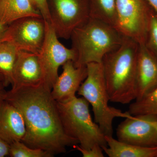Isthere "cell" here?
I'll use <instances>...</instances> for the list:
<instances>
[{
    "label": "cell",
    "instance_id": "obj_1",
    "mask_svg": "<svg viewBox=\"0 0 157 157\" xmlns=\"http://www.w3.org/2000/svg\"><path fill=\"white\" fill-rule=\"evenodd\" d=\"M51 91L43 84L11 90L5 100L16 107L24 119L26 133L21 141L54 156L66 152L67 147H73L78 142L65 133Z\"/></svg>",
    "mask_w": 157,
    "mask_h": 157
},
{
    "label": "cell",
    "instance_id": "obj_2",
    "mask_svg": "<svg viewBox=\"0 0 157 157\" xmlns=\"http://www.w3.org/2000/svg\"><path fill=\"white\" fill-rule=\"evenodd\" d=\"M139 44L124 36L120 46L104 56L103 72L109 101L129 104L136 99L135 78Z\"/></svg>",
    "mask_w": 157,
    "mask_h": 157
},
{
    "label": "cell",
    "instance_id": "obj_3",
    "mask_svg": "<svg viewBox=\"0 0 157 157\" xmlns=\"http://www.w3.org/2000/svg\"><path fill=\"white\" fill-rule=\"evenodd\" d=\"M124 36L114 27L100 20L90 17L71 35L72 47L75 51V67L90 63H102L107 53L121 44Z\"/></svg>",
    "mask_w": 157,
    "mask_h": 157
},
{
    "label": "cell",
    "instance_id": "obj_4",
    "mask_svg": "<svg viewBox=\"0 0 157 157\" xmlns=\"http://www.w3.org/2000/svg\"><path fill=\"white\" fill-rule=\"evenodd\" d=\"M57 105L65 133L77 140L81 147L89 149L97 145L107 147L105 135L93 121L89 103L85 99L75 97L66 102H57Z\"/></svg>",
    "mask_w": 157,
    "mask_h": 157
},
{
    "label": "cell",
    "instance_id": "obj_5",
    "mask_svg": "<svg viewBox=\"0 0 157 157\" xmlns=\"http://www.w3.org/2000/svg\"><path fill=\"white\" fill-rule=\"evenodd\" d=\"M86 67L87 76L77 93L91 105L95 122L105 136H113V119L115 117L126 118L132 115L128 111L122 112L120 109L109 106V97L102 63H90Z\"/></svg>",
    "mask_w": 157,
    "mask_h": 157
},
{
    "label": "cell",
    "instance_id": "obj_6",
    "mask_svg": "<svg viewBox=\"0 0 157 157\" xmlns=\"http://www.w3.org/2000/svg\"><path fill=\"white\" fill-rule=\"evenodd\" d=\"M117 25L122 35L144 44L153 9L147 0H116Z\"/></svg>",
    "mask_w": 157,
    "mask_h": 157
},
{
    "label": "cell",
    "instance_id": "obj_7",
    "mask_svg": "<svg viewBox=\"0 0 157 157\" xmlns=\"http://www.w3.org/2000/svg\"><path fill=\"white\" fill-rule=\"evenodd\" d=\"M50 24L59 38L70 39L90 17L89 0H48Z\"/></svg>",
    "mask_w": 157,
    "mask_h": 157
},
{
    "label": "cell",
    "instance_id": "obj_8",
    "mask_svg": "<svg viewBox=\"0 0 157 157\" xmlns=\"http://www.w3.org/2000/svg\"><path fill=\"white\" fill-rule=\"evenodd\" d=\"M45 39L38 54L44 76L43 84L51 90L58 77L59 68L69 61L74 63L76 54L73 48H67L60 42L50 23L45 21Z\"/></svg>",
    "mask_w": 157,
    "mask_h": 157
},
{
    "label": "cell",
    "instance_id": "obj_9",
    "mask_svg": "<svg viewBox=\"0 0 157 157\" xmlns=\"http://www.w3.org/2000/svg\"><path fill=\"white\" fill-rule=\"evenodd\" d=\"M46 25L42 17H27L8 25L5 41H8L18 51L38 54L45 39Z\"/></svg>",
    "mask_w": 157,
    "mask_h": 157
},
{
    "label": "cell",
    "instance_id": "obj_10",
    "mask_svg": "<svg viewBox=\"0 0 157 157\" xmlns=\"http://www.w3.org/2000/svg\"><path fill=\"white\" fill-rule=\"evenodd\" d=\"M157 116L132 115L118 126L117 140L124 143L143 147H157V130L151 121Z\"/></svg>",
    "mask_w": 157,
    "mask_h": 157
},
{
    "label": "cell",
    "instance_id": "obj_11",
    "mask_svg": "<svg viewBox=\"0 0 157 157\" xmlns=\"http://www.w3.org/2000/svg\"><path fill=\"white\" fill-rule=\"evenodd\" d=\"M43 83L44 76L38 54L18 51L12 73L11 90L35 87Z\"/></svg>",
    "mask_w": 157,
    "mask_h": 157
},
{
    "label": "cell",
    "instance_id": "obj_12",
    "mask_svg": "<svg viewBox=\"0 0 157 157\" xmlns=\"http://www.w3.org/2000/svg\"><path fill=\"white\" fill-rule=\"evenodd\" d=\"M156 88L157 58L144 44H139L135 78V101L140 100Z\"/></svg>",
    "mask_w": 157,
    "mask_h": 157
},
{
    "label": "cell",
    "instance_id": "obj_13",
    "mask_svg": "<svg viewBox=\"0 0 157 157\" xmlns=\"http://www.w3.org/2000/svg\"><path fill=\"white\" fill-rule=\"evenodd\" d=\"M62 67L63 72L59 75L51 91L57 102H66L76 97V93L87 75L86 66L76 67L72 61L66 62Z\"/></svg>",
    "mask_w": 157,
    "mask_h": 157
},
{
    "label": "cell",
    "instance_id": "obj_14",
    "mask_svg": "<svg viewBox=\"0 0 157 157\" xmlns=\"http://www.w3.org/2000/svg\"><path fill=\"white\" fill-rule=\"evenodd\" d=\"M26 126L20 111L6 100L0 102V138L9 145L22 141Z\"/></svg>",
    "mask_w": 157,
    "mask_h": 157
},
{
    "label": "cell",
    "instance_id": "obj_15",
    "mask_svg": "<svg viewBox=\"0 0 157 157\" xmlns=\"http://www.w3.org/2000/svg\"><path fill=\"white\" fill-rule=\"evenodd\" d=\"M42 17L32 0H0V23L9 25L23 17Z\"/></svg>",
    "mask_w": 157,
    "mask_h": 157
},
{
    "label": "cell",
    "instance_id": "obj_16",
    "mask_svg": "<svg viewBox=\"0 0 157 157\" xmlns=\"http://www.w3.org/2000/svg\"><path fill=\"white\" fill-rule=\"evenodd\" d=\"M107 147H102L109 157H157V147H143L121 142L105 136Z\"/></svg>",
    "mask_w": 157,
    "mask_h": 157
},
{
    "label": "cell",
    "instance_id": "obj_17",
    "mask_svg": "<svg viewBox=\"0 0 157 157\" xmlns=\"http://www.w3.org/2000/svg\"><path fill=\"white\" fill-rule=\"evenodd\" d=\"M89 2L90 17L107 23L117 29L116 0H89Z\"/></svg>",
    "mask_w": 157,
    "mask_h": 157
},
{
    "label": "cell",
    "instance_id": "obj_18",
    "mask_svg": "<svg viewBox=\"0 0 157 157\" xmlns=\"http://www.w3.org/2000/svg\"><path fill=\"white\" fill-rule=\"evenodd\" d=\"M18 51L8 41L0 43V74L6 87L11 84L12 73Z\"/></svg>",
    "mask_w": 157,
    "mask_h": 157
},
{
    "label": "cell",
    "instance_id": "obj_19",
    "mask_svg": "<svg viewBox=\"0 0 157 157\" xmlns=\"http://www.w3.org/2000/svg\"><path fill=\"white\" fill-rule=\"evenodd\" d=\"M128 112L133 116H157V88L144 98L130 104Z\"/></svg>",
    "mask_w": 157,
    "mask_h": 157
},
{
    "label": "cell",
    "instance_id": "obj_20",
    "mask_svg": "<svg viewBox=\"0 0 157 157\" xmlns=\"http://www.w3.org/2000/svg\"><path fill=\"white\" fill-rule=\"evenodd\" d=\"M9 155L11 157H52L54 156L41 149L33 148L21 141H17L10 145Z\"/></svg>",
    "mask_w": 157,
    "mask_h": 157
},
{
    "label": "cell",
    "instance_id": "obj_21",
    "mask_svg": "<svg viewBox=\"0 0 157 157\" xmlns=\"http://www.w3.org/2000/svg\"><path fill=\"white\" fill-rule=\"evenodd\" d=\"M144 45L157 58V13L154 10L151 14L148 33Z\"/></svg>",
    "mask_w": 157,
    "mask_h": 157
},
{
    "label": "cell",
    "instance_id": "obj_22",
    "mask_svg": "<svg viewBox=\"0 0 157 157\" xmlns=\"http://www.w3.org/2000/svg\"><path fill=\"white\" fill-rule=\"evenodd\" d=\"M73 147L80 152L83 157H104L103 148L101 146L98 145L92 148L89 149H86L82 148L78 144H76L73 146Z\"/></svg>",
    "mask_w": 157,
    "mask_h": 157
},
{
    "label": "cell",
    "instance_id": "obj_23",
    "mask_svg": "<svg viewBox=\"0 0 157 157\" xmlns=\"http://www.w3.org/2000/svg\"><path fill=\"white\" fill-rule=\"evenodd\" d=\"M34 6L41 14L45 21L50 23V14L48 0H32Z\"/></svg>",
    "mask_w": 157,
    "mask_h": 157
},
{
    "label": "cell",
    "instance_id": "obj_24",
    "mask_svg": "<svg viewBox=\"0 0 157 157\" xmlns=\"http://www.w3.org/2000/svg\"><path fill=\"white\" fill-rule=\"evenodd\" d=\"M10 145L0 138V157L9 155Z\"/></svg>",
    "mask_w": 157,
    "mask_h": 157
},
{
    "label": "cell",
    "instance_id": "obj_25",
    "mask_svg": "<svg viewBox=\"0 0 157 157\" xmlns=\"http://www.w3.org/2000/svg\"><path fill=\"white\" fill-rule=\"evenodd\" d=\"M6 87L4 81L0 80V102L6 100L8 92L6 90Z\"/></svg>",
    "mask_w": 157,
    "mask_h": 157
},
{
    "label": "cell",
    "instance_id": "obj_26",
    "mask_svg": "<svg viewBox=\"0 0 157 157\" xmlns=\"http://www.w3.org/2000/svg\"><path fill=\"white\" fill-rule=\"evenodd\" d=\"M8 26V25H5L0 23V43L5 41V36Z\"/></svg>",
    "mask_w": 157,
    "mask_h": 157
},
{
    "label": "cell",
    "instance_id": "obj_27",
    "mask_svg": "<svg viewBox=\"0 0 157 157\" xmlns=\"http://www.w3.org/2000/svg\"><path fill=\"white\" fill-rule=\"evenodd\" d=\"M151 8L157 13V0H147Z\"/></svg>",
    "mask_w": 157,
    "mask_h": 157
},
{
    "label": "cell",
    "instance_id": "obj_28",
    "mask_svg": "<svg viewBox=\"0 0 157 157\" xmlns=\"http://www.w3.org/2000/svg\"><path fill=\"white\" fill-rule=\"evenodd\" d=\"M152 124L157 130V116L155 117L151 121Z\"/></svg>",
    "mask_w": 157,
    "mask_h": 157
},
{
    "label": "cell",
    "instance_id": "obj_29",
    "mask_svg": "<svg viewBox=\"0 0 157 157\" xmlns=\"http://www.w3.org/2000/svg\"><path fill=\"white\" fill-rule=\"evenodd\" d=\"M0 80H2V81H4V78H3V77L1 74H0Z\"/></svg>",
    "mask_w": 157,
    "mask_h": 157
}]
</instances>
